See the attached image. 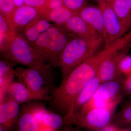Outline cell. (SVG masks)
I'll return each mask as SVG.
<instances>
[{
  "label": "cell",
  "mask_w": 131,
  "mask_h": 131,
  "mask_svg": "<svg viewBox=\"0 0 131 131\" xmlns=\"http://www.w3.org/2000/svg\"><path fill=\"white\" fill-rule=\"evenodd\" d=\"M107 49L98 52L76 67L52 90L49 105L52 109L64 115L70 116L74 102L83 88L98 73L101 62L108 53Z\"/></svg>",
  "instance_id": "6da1fadb"
},
{
  "label": "cell",
  "mask_w": 131,
  "mask_h": 131,
  "mask_svg": "<svg viewBox=\"0 0 131 131\" xmlns=\"http://www.w3.org/2000/svg\"><path fill=\"white\" fill-rule=\"evenodd\" d=\"M104 42L102 36L90 38L75 37L68 43L57 63L63 79L75 68L96 54Z\"/></svg>",
  "instance_id": "7a4b0ae2"
},
{
  "label": "cell",
  "mask_w": 131,
  "mask_h": 131,
  "mask_svg": "<svg viewBox=\"0 0 131 131\" xmlns=\"http://www.w3.org/2000/svg\"><path fill=\"white\" fill-rule=\"evenodd\" d=\"M1 55L3 58L29 68H43L51 66L42 58L20 34L13 35L1 47Z\"/></svg>",
  "instance_id": "3957f363"
},
{
  "label": "cell",
  "mask_w": 131,
  "mask_h": 131,
  "mask_svg": "<svg viewBox=\"0 0 131 131\" xmlns=\"http://www.w3.org/2000/svg\"><path fill=\"white\" fill-rule=\"evenodd\" d=\"M51 66L43 68H23L14 70V74L19 81L41 100L50 101L49 95L52 84Z\"/></svg>",
  "instance_id": "277c9868"
},
{
  "label": "cell",
  "mask_w": 131,
  "mask_h": 131,
  "mask_svg": "<svg viewBox=\"0 0 131 131\" xmlns=\"http://www.w3.org/2000/svg\"><path fill=\"white\" fill-rule=\"evenodd\" d=\"M114 111L106 108H91L82 110L65 121L86 129L99 131L109 125Z\"/></svg>",
  "instance_id": "5b68a950"
},
{
  "label": "cell",
  "mask_w": 131,
  "mask_h": 131,
  "mask_svg": "<svg viewBox=\"0 0 131 131\" xmlns=\"http://www.w3.org/2000/svg\"><path fill=\"white\" fill-rule=\"evenodd\" d=\"M75 37L65 28L59 35L45 39L40 45L39 54L49 64L56 67L63 51L68 43Z\"/></svg>",
  "instance_id": "8992f818"
},
{
  "label": "cell",
  "mask_w": 131,
  "mask_h": 131,
  "mask_svg": "<svg viewBox=\"0 0 131 131\" xmlns=\"http://www.w3.org/2000/svg\"><path fill=\"white\" fill-rule=\"evenodd\" d=\"M103 17V38L105 47L111 45L126 32L118 17L107 2L99 3Z\"/></svg>",
  "instance_id": "52a82bcc"
},
{
  "label": "cell",
  "mask_w": 131,
  "mask_h": 131,
  "mask_svg": "<svg viewBox=\"0 0 131 131\" xmlns=\"http://www.w3.org/2000/svg\"><path fill=\"white\" fill-rule=\"evenodd\" d=\"M42 15L37 8L25 5L16 8L8 24L14 33L19 34L27 25Z\"/></svg>",
  "instance_id": "ba28073f"
},
{
  "label": "cell",
  "mask_w": 131,
  "mask_h": 131,
  "mask_svg": "<svg viewBox=\"0 0 131 131\" xmlns=\"http://www.w3.org/2000/svg\"><path fill=\"white\" fill-rule=\"evenodd\" d=\"M108 50V54L101 62L96 75L102 83L117 80L121 73L118 69L119 63L126 54Z\"/></svg>",
  "instance_id": "9c48e42d"
},
{
  "label": "cell",
  "mask_w": 131,
  "mask_h": 131,
  "mask_svg": "<svg viewBox=\"0 0 131 131\" xmlns=\"http://www.w3.org/2000/svg\"><path fill=\"white\" fill-rule=\"evenodd\" d=\"M19 104L8 98L0 105V124L3 129L10 128L19 116Z\"/></svg>",
  "instance_id": "30bf717a"
},
{
  "label": "cell",
  "mask_w": 131,
  "mask_h": 131,
  "mask_svg": "<svg viewBox=\"0 0 131 131\" xmlns=\"http://www.w3.org/2000/svg\"><path fill=\"white\" fill-rule=\"evenodd\" d=\"M63 26L68 31L77 37L90 38L101 35L78 14L73 15Z\"/></svg>",
  "instance_id": "8fae6325"
},
{
  "label": "cell",
  "mask_w": 131,
  "mask_h": 131,
  "mask_svg": "<svg viewBox=\"0 0 131 131\" xmlns=\"http://www.w3.org/2000/svg\"><path fill=\"white\" fill-rule=\"evenodd\" d=\"M101 83L97 75L87 83L77 97L73 105L71 114L64 122L74 115L81 112L93 98L96 90Z\"/></svg>",
  "instance_id": "7c38bea8"
},
{
  "label": "cell",
  "mask_w": 131,
  "mask_h": 131,
  "mask_svg": "<svg viewBox=\"0 0 131 131\" xmlns=\"http://www.w3.org/2000/svg\"><path fill=\"white\" fill-rule=\"evenodd\" d=\"M43 14L27 25L20 33L30 44L35 42L43 33L47 31L52 26Z\"/></svg>",
  "instance_id": "4fadbf2b"
},
{
  "label": "cell",
  "mask_w": 131,
  "mask_h": 131,
  "mask_svg": "<svg viewBox=\"0 0 131 131\" xmlns=\"http://www.w3.org/2000/svg\"><path fill=\"white\" fill-rule=\"evenodd\" d=\"M78 15L96 31L103 37V17L102 11L100 7L86 6L80 12Z\"/></svg>",
  "instance_id": "5bb4252c"
},
{
  "label": "cell",
  "mask_w": 131,
  "mask_h": 131,
  "mask_svg": "<svg viewBox=\"0 0 131 131\" xmlns=\"http://www.w3.org/2000/svg\"><path fill=\"white\" fill-rule=\"evenodd\" d=\"M121 85L117 80L102 83L100 85L90 101L98 102L114 100L122 96Z\"/></svg>",
  "instance_id": "9a60e30c"
},
{
  "label": "cell",
  "mask_w": 131,
  "mask_h": 131,
  "mask_svg": "<svg viewBox=\"0 0 131 131\" xmlns=\"http://www.w3.org/2000/svg\"><path fill=\"white\" fill-rule=\"evenodd\" d=\"M8 98L19 104L31 101L41 100L40 98L30 91L20 82H13L8 89Z\"/></svg>",
  "instance_id": "2e32d148"
},
{
  "label": "cell",
  "mask_w": 131,
  "mask_h": 131,
  "mask_svg": "<svg viewBox=\"0 0 131 131\" xmlns=\"http://www.w3.org/2000/svg\"><path fill=\"white\" fill-rule=\"evenodd\" d=\"M130 0H108L107 2L118 17L127 31L131 28Z\"/></svg>",
  "instance_id": "e0dca14e"
},
{
  "label": "cell",
  "mask_w": 131,
  "mask_h": 131,
  "mask_svg": "<svg viewBox=\"0 0 131 131\" xmlns=\"http://www.w3.org/2000/svg\"><path fill=\"white\" fill-rule=\"evenodd\" d=\"M45 18L54 24L63 25L70 18L74 15L73 13L64 6L51 9H47L43 13Z\"/></svg>",
  "instance_id": "ac0fdd59"
},
{
  "label": "cell",
  "mask_w": 131,
  "mask_h": 131,
  "mask_svg": "<svg viewBox=\"0 0 131 131\" xmlns=\"http://www.w3.org/2000/svg\"><path fill=\"white\" fill-rule=\"evenodd\" d=\"M18 118L19 131H39V123L34 116V108L25 109Z\"/></svg>",
  "instance_id": "d6986e66"
},
{
  "label": "cell",
  "mask_w": 131,
  "mask_h": 131,
  "mask_svg": "<svg viewBox=\"0 0 131 131\" xmlns=\"http://www.w3.org/2000/svg\"><path fill=\"white\" fill-rule=\"evenodd\" d=\"M64 119L56 113L46 111L43 118V122L51 129L57 130L61 128L63 123Z\"/></svg>",
  "instance_id": "ffe728a7"
},
{
  "label": "cell",
  "mask_w": 131,
  "mask_h": 131,
  "mask_svg": "<svg viewBox=\"0 0 131 131\" xmlns=\"http://www.w3.org/2000/svg\"><path fill=\"white\" fill-rule=\"evenodd\" d=\"M115 124L118 126L131 125V103L119 112L114 117Z\"/></svg>",
  "instance_id": "44dd1931"
},
{
  "label": "cell",
  "mask_w": 131,
  "mask_h": 131,
  "mask_svg": "<svg viewBox=\"0 0 131 131\" xmlns=\"http://www.w3.org/2000/svg\"><path fill=\"white\" fill-rule=\"evenodd\" d=\"M14 34L7 20L0 14V46L5 44Z\"/></svg>",
  "instance_id": "7402d4cb"
},
{
  "label": "cell",
  "mask_w": 131,
  "mask_h": 131,
  "mask_svg": "<svg viewBox=\"0 0 131 131\" xmlns=\"http://www.w3.org/2000/svg\"><path fill=\"white\" fill-rule=\"evenodd\" d=\"M16 8L13 0H0L1 14L4 16L8 22Z\"/></svg>",
  "instance_id": "603a6c76"
},
{
  "label": "cell",
  "mask_w": 131,
  "mask_h": 131,
  "mask_svg": "<svg viewBox=\"0 0 131 131\" xmlns=\"http://www.w3.org/2000/svg\"><path fill=\"white\" fill-rule=\"evenodd\" d=\"M88 0H63V5L75 14H78L86 6Z\"/></svg>",
  "instance_id": "cb8c5ba5"
},
{
  "label": "cell",
  "mask_w": 131,
  "mask_h": 131,
  "mask_svg": "<svg viewBox=\"0 0 131 131\" xmlns=\"http://www.w3.org/2000/svg\"><path fill=\"white\" fill-rule=\"evenodd\" d=\"M16 64L5 59H1L0 61V77L6 75L14 74L13 67Z\"/></svg>",
  "instance_id": "d4e9b609"
},
{
  "label": "cell",
  "mask_w": 131,
  "mask_h": 131,
  "mask_svg": "<svg viewBox=\"0 0 131 131\" xmlns=\"http://www.w3.org/2000/svg\"><path fill=\"white\" fill-rule=\"evenodd\" d=\"M120 72L127 75L131 73V56H125L118 64Z\"/></svg>",
  "instance_id": "484cf974"
},
{
  "label": "cell",
  "mask_w": 131,
  "mask_h": 131,
  "mask_svg": "<svg viewBox=\"0 0 131 131\" xmlns=\"http://www.w3.org/2000/svg\"><path fill=\"white\" fill-rule=\"evenodd\" d=\"M25 5L35 7L42 14L47 9V0H24Z\"/></svg>",
  "instance_id": "4316f807"
},
{
  "label": "cell",
  "mask_w": 131,
  "mask_h": 131,
  "mask_svg": "<svg viewBox=\"0 0 131 131\" xmlns=\"http://www.w3.org/2000/svg\"><path fill=\"white\" fill-rule=\"evenodd\" d=\"M124 86L126 90L131 94V73L127 75L124 82Z\"/></svg>",
  "instance_id": "83f0119b"
},
{
  "label": "cell",
  "mask_w": 131,
  "mask_h": 131,
  "mask_svg": "<svg viewBox=\"0 0 131 131\" xmlns=\"http://www.w3.org/2000/svg\"><path fill=\"white\" fill-rule=\"evenodd\" d=\"M98 131H129V130L121 129L113 125H108L105 128Z\"/></svg>",
  "instance_id": "f1b7e54d"
},
{
  "label": "cell",
  "mask_w": 131,
  "mask_h": 131,
  "mask_svg": "<svg viewBox=\"0 0 131 131\" xmlns=\"http://www.w3.org/2000/svg\"><path fill=\"white\" fill-rule=\"evenodd\" d=\"M16 8L20 7L25 5L24 0H13Z\"/></svg>",
  "instance_id": "f546056e"
},
{
  "label": "cell",
  "mask_w": 131,
  "mask_h": 131,
  "mask_svg": "<svg viewBox=\"0 0 131 131\" xmlns=\"http://www.w3.org/2000/svg\"><path fill=\"white\" fill-rule=\"evenodd\" d=\"M91 1L94 2L98 3V4H99L101 3L104 2H107L108 0H91Z\"/></svg>",
  "instance_id": "4dcf8cb0"
},
{
  "label": "cell",
  "mask_w": 131,
  "mask_h": 131,
  "mask_svg": "<svg viewBox=\"0 0 131 131\" xmlns=\"http://www.w3.org/2000/svg\"><path fill=\"white\" fill-rule=\"evenodd\" d=\"M63 131H77L74 129H71V128H68L64 130Z\"/></svg>",
  "instance_id": "1f68e13d"
},
{
  "label": "cell",
  "mask_w": 131,
  "mask_h": 131,
  "mask_svg": "<svg viewBox=\"0 0 131 131\" xmlns=\"http://www.w3.org/2000/svg\"><path fill=\"white\" fill-rule=\"evenodd\" d=\"M130 14L131 15V0H130Z\"/></svg>",
  "instance_id": "d6a6232c"
},
{
  "label": "cell",
  "mask_w": 131,
  "mask_h": 131,
  "mask_svg": "<svg viewBox=\"0 0 131 131\" xmlns=\"http://www.w3.org/2000/svg\"><path fill=\"white\" fill-rule=\"evenodd\" d=\"M43 131H54L53 130H51V129H50V130H44Z\"/></svg>",
  "instance_id": "836d02e7"
},
{
  "label": "cell",
  "mask_w": 131,
  "mask_h": 131,
  "mask_svg": "<svg viewBox=\"0 0 131 131\" xmlns=\"http://www.w3.org/2000/svg\"><path fill=\"white\" fill-rule=\"evenodd\" d=\"M0 131H3V129L1 126V127H0Z\"/></svg>",
  "instance_id": "e575fe53"
},
{
  "label": "cell",
  "mask_w": 131,
  "mask_h": 131,
  "mask_svg": "<svg viewBox=\"0 0 131 131\" xmlns=\"http://www.w3.org/2000/svg\"><path fill=\"white\" fill-rule=\"evenodd\" d=\"M129 131H130V130H129Z\"/></svg>",
  "instance_id": "d590c367"
}]
</instances>
